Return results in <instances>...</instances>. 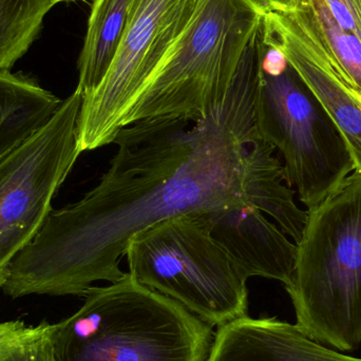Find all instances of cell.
I'll return each instance as SVG.
<instances>
[{
	"label": "cell",
	"instance_id": "6da1fadb",
	"mask_svg": "<svg viewBox=\"0 0 361 361\" xmlns=\"http://www.w3.org/2000/svg\"><path fill=\"white\" fill-rule=\"evenodd\" d=\"M263 48L255 34L226 97L205 116L147 118L121 129L107 173L80 201L51 210L8 265L4 294L84 296L94 282L120 281L131 239L184 214L254 206L298 244L309 212L295 203L275 148L255 125Z\"/></svg>",
	"mask_w": 361,
	"mask_h": 361
},
{
	"label": "cell",
	"instance_id": "7a4b0ae2",
	"mask_svg": "<svg viewBox=\"0 0 361 361\" xmlns=\"http://www.w3.org/2000/svg\"><path fill=\"white\" fill-rule=\"evenodd\" d=\"M53 324L59 361H206L212 326L127 274Z\"/></svg>",
	"mask_w": 361,
	"mask_h": 361
},
{
	"label": "cell",
	"instance_id": "3957f363",
	"mask_svg": "<svg viewBox=\"0 0 361 361\" xmlns=\"http://www.w3.org/2000/svg\"><path fill=\"white\" fill-rule=\"evenodd\" d=\"M309 212L286 286L297 326L341 352L361 343V173Z\"/></svg>",
	"mask_w": 361,
	"mask_h": 361
},
{
	"label": "cell",
	"instance_id": "277c9868",
	"mask_svg": "<svg viewBox=\"0 0 361 361\" xmlns=\"http://www.w3.org/2000/svg\"><path fill=\"white\" fill-rule=\"evenodd\" d=\"M264 15L252 0H200L124 127L147 118L205 116L226 97Z\"/></svg>",
	"mask_w": 361,
	"mask_h": 361
},
{
	"label": "cell",
	"instance_id": "5b68a950",
	"mask_svg": "<svg viewBox=\"0 0 361 361\" xmlns=\"http://www.w3.org/2000/svg\"><path fill=\"white\" fill-rule=\"evenodd\" d=\"M254 118L259 135L283 157L286 183L296 187L307 212L355 171L330 114L286 56L265 42Z\"/></svg>",
	"mask_w": 361,
	"mask_h": 361
},
{
	"label": "cell",
	"instance_id": "8992f818",
	"mask_svg": "<svg viewBox=\"0 0 361 361\" xmlns=\"http://www.w3.org/2000/svg\"><path fill=\"white\" fill-rule=\"evenodd\" d=\"M125 256L137 282L210 326L247 315V278L212 238L204 214L176 216L137 233Z\"/></svg>",
	"mask_w": 361,
	"mask_h": 361
},
{
	"label": "cell",
	"instance_id": "52a82bcc",
	"mask_svg": "<svg viewBox=\"0 0 361 361\" xmlns=\"http://www.w3.org/2000/svg\"><path fill=\"white\" fill-rule=\"evenodd\" d=\"M78 88L53 118L0 161V286L13 259L35 237L82 154Z\"/></svg>",
	"mask_w": 361,
	"mask_h": 361
},
{
	"label": "cell",
	"instance_id": "ba28073f",
	"mask_svg": "<svg viewBox=\"0 0 361 361\" xmlns=\"http://www.w3.org/2000/svg\"><path fill=\"white\" fill-rule=\"evenodd\" d=\"M200 0H133L128 23L109 71L82 97L78 118L80 152L114 143L152 74L188 25Z\"/></svg>",
	"mask_w": 361,
	"mask_h": 361
},
{
	"label": "cell",
	"instance_id": "9c48e42d",
	"mask_svg": "<svg viewBox=\"0 0 361 361\" xmlns=\"http://www.w3.org/2000/svg\"><path fill=\"white\" fill-rule=\"evenodd\" d=\"M263 32L265 44L286 56L330 114L361 173V97L337 68L307 4L265 13Z\"/></svg>",
	"mask_w": 361,
	"mask_h": 361
},
{
	"label": "cell",
	"instance_id": "30bf717a",
	"mask_svg": "<svg viewBox=\"0 0 361 361\" xmlns=\"http://www.w3.org/2000/svg\"><path fill=\"white\" fill-rule=\"evenodd\" d=\"M212 238L246 278H269L288 286L296 267L297 244L254 206L204 212Z\"/></svg>",
	"mask_w": 361,
	"mask_h": 361
},
{
	"label": "cell",
	"instance_id": "8fae6325",
	"mask_svg": "<svg viewBox=\"0 0 361 361\" xmlns=\"http://www.w3.org/2000/svg\"><path fill=\"white\" fill-rule=\"evenodd\" d=\"M206 361H361L314 341L297 324L248 315L219 326Z\"/></svg>",
	"mask_w": 361,
	"mask_h": 361
},
{
	"label": "cell",
	"instance_id": "7c38bea8",
	"mask_svg": "<svg viewBox=\"0 0 361 361\" xmlns=\"http://www.w3.org/2000/svg\"><path fill=\"white\" fill-rule=\"evenodd\" d=\"M61 103L35 78L0 71V161L42 129Z\"/></svg>",
	"mask_w": 361,
	"mask_h": 361
},
{
	"label": "cell",
	"instance_id": "4fadbf2b",
	"mask_svg": "<svg viewBox=\"0 0 361 361\" xmlns=\"http://www.w3.org/2000/svg\"><path fill=\"white\" fill-rule=\"evenodd\" d=\"M133 0H93L78 59V89L90 95L105 78L124 35Z\"/></svg>",
	"mask_w": 361,
	"mask_h": 361
},
{
	"label": "cell",
	"instance_id": "5bb4252c",
	"mask_svg": "<svg viewBox=\"0 0 361 361\" xmlns=\"http://www.w3.org/2000/svg\"><path fill=\"white\" fill-rule=\"evenodd\" d=\"M54 0H0V71L13 66L35 42Z\"/></svg>",
	"mask_w": 361,
	"mask_h": 361
},
{
	"label": "cell",
	"instance_id": "9a60e30c",
	"mask_svg": "<svg viewBox=\"0 0 361 361\" xmlns=\"http://www.w3.org/2000/svg\"><path fill=\"white\" fill-rule=\"evenodd\" d=\"M307 6L337 68L361 97V40L337 23L324 0H309Z\"/></svg>",
	"mask_w": 361,
	"mask_h": 361
},
{
	"label": "cell",
	"instance_id": "2e32d148",
	"mask_svg": "<svg viewBox=\"0 0 361 361\" xmlns=\"http://www.w3.org/2000/svg\"><path fill=\"white\" fill-rule=\"evenodd\" d=\"M0 361H59L53 343V324H0Z\"/></svg>",
	"mask_w": 361,
	"mask_h": 361
},
{
	"label": "cell",
	"instance_id": "e0dca14e",
	"mask_svg": "<svg viewBox=\"0 0 361 361\" xmlns=\"http://www.w3.org/2000/svg\"><path fill=\"white\" fill-rule=\"evenodd\" d=\"M335 20L361 40V0H324Z\"/></svg>",
	"mask_w": 361,
	"mask_h": 361
},
{
	"label": "cell",
	"instance_id": "ac0fdd59",
	"mask_svg": "<svg viewBox=\"0 0 361 361\" xmlns=\"http://www.w3.org/2000/svg\"><path fill=\"white\" fill-rule=\"evenodd\" d=\"M261 10L267 12L276 11H294L301 8L309 0H252Z\"/></svg>",
	"mask_w": 361,
	"mask_h": 361
},
{
	"label": "cell",
	"instance_id": "d6986e66",
	"mask_svg": "<svg viewBox=\"0 0 361 361\" xmlns=\"http://www.w3.org/2000/svg\"><path fill=\"white\" fill-rule=\"evenodd\" d=\"M56 4H59V2H65V1H72V0H54Z\"/></svg>",
	"mask_w": 361,
	"mask_h": 361
}]
</instances>
